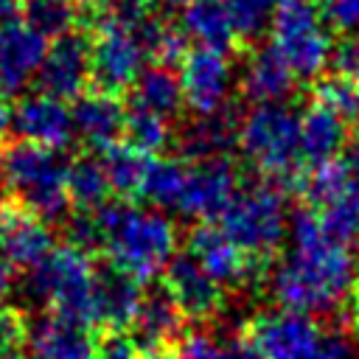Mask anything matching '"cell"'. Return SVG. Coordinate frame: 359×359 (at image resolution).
<instances>
[{"label": "cell", "instance_id": "44", "mask_svg": "<svg viewBox=\"0 0 359 359\" xmlns=\"http://www.w3.org/2000/svg\"><path fill=\"white\" fill-rule=\"evenodd\" d=\"M342 163H345V168H348L351 182L359 185V132H356V137L348 140V146H345V151H342Z\"/></svg>", "mask_w": 359, "mask_h": 359}, {"label": "cell", "instance_id": "15", "mask_svg": "<svg viewBox=\"0 0 359 359\" xmlns=\"http://www.w3.org/2000/svg\"><path fill=\"white\" fill-rule=\"evenodd\" d=\"M238 188H241V177L230 157L188 163V182L180 202V213L196 216L202 222L219 219Z\"/></svg>", "mask_w": 359, "mask_h": 359}, {"label": "cell", "instance_id": "33", "mask_svg": "<svg viewBox=\"0 0 359 359\" xmlns=\"http://www.w3.org/2000/svg\"><path fill=\"white\" fill-rule=\"evenodd\" d=\"M123 143L146 157H160V151L174 143V132L165 118L129 107L123 121Z\"/></svg>", "mask_w": 359, "mask_h": 359}, {"label": "cell", "instance_id": "41", "mask_svg": "<svg viewBox=\"0 0 359 359\" xmlns=\"http://www.w3.org/2000/svg\"><path fill=\"white\" fill-rule=\"evenodd\" d=\"M325 20L345 34H359V0H325Z\"/></svg>", "mask_w": 359, "mask_h": 359}, {"label": "cell", "instance_id": "28", "mask_svg": "<svg viewBox=\"0 0 359 359\" xmlns=\"http://www.w3.org/2000/svg\"><path fill=\"white\" fill-rule=\"evenodd\" d=\"M351 185V177H348V168L339 160H331V163H320V165H303L297 171V177L292 180L289 191H294L306 208L311 210H323L325 205H331L334 199H339Z\"/></svg>", "mask_w": 359, "mask_h": 359}, {"label": "cell", "instance_id": "3", "mask_svg": "<svg viewBox=\"0 0 359 359\" xmlns=\"http://www.w3.org/2000/svg\"><path fill=\"white\" fill-rule=\"evenodd\" d=\"M238 348L247 359H345L342 334L325 331L311 314L261 311L241 323Z\"/></svg>", "mask_w": 359, "mask_h": 359}, {"label": "cell", "instance_id": "14", "mask_svg": "<svg viewBox=\"0 0 359 359\" xmlns=\"http://www.w3.org/2000/svg\"><path fill=\"white\" fill-rule=\"evenodd\" d=\"M8 132L20 143H34L45 149H65L73 135V115L70 107L59 98H50L45 93L22 95L11 109V126Z\"/></svg>", "mask_w": 359, "mask_h": 359}, {"label": "cell", "instance_id": "4", "mask_svg": "<svg viewBox=\"0 0 359 359\" xmlns=\"http://www.w3.org/2000/svg\"><path fill=\"white\" fill-rule=\"evenodd\" d=\"M238 146L264 180L289 191L303 168L300 115L289 104H255L238 123Z\"/></svg>", "mask_w": 359, "mask_h": 359}, {"label": "cell", "instance_id": "16", "mask_svg": "<svg viewBox=\"0 0 359 359\" xmlns=\"http://www.w3.org/2000/svg\"><path fill=\"white\" fill-rule=\"evenodd\" d=\"M48 39L22 17L0 20V95H17L36 81Z\"/></svg>", "mask_w": 359, "mask_h": 359}, {"label": "cell", "instance_id": "42", "mask_svg": "<svg viewBox=\"0 0 359 359\" xmlns=\"http://www.w3.org/2000/svg\"><path fill=\"white\" fill-rule=\"evenodd\" d=\"M95 359H143V356L132 345V339H126L121 334H104Z\"/></svg>", "mask_w": 359, "mask_h": 359}, {"label": "cell", "instance_id": "37", "mask_svg": "<svg viewBox=\"0 0 359 359\" xmlns=\"http://www.w3.org/2000/svg\"><path fill=\"white\" fill-rule=\"evenodd\" d=\"M62 236L67 241V247L84 252V255H95L104 252V224L98 210H73L62 219Z\"/></svg>", "mask_w": 359, "mask_h": 359}, {"label": "cell", "instance_id": "29", "mask_svg": "<svg viewBox=\"0 0 359 359\" xmlns=\"http://www.w3.org/2000/svg\"><path fill=\"white\" fill-rule=\"evenodd\" d=\"M109 180L104 174L101 157L87 151L76 154L67 163V196L76 210H98L109 202Z\"/></svg>", "mask_w": 359, "mask_h": 359}, {"label": "cell", "instance_id": "24", "mask_svg": "<svg viewBox=\"0 0 359 359\" xmlns=\"http://www.w3.org/2000/svg\"><path fill=\"white\" fill-rule=\"evenodd\" d=\"M348 146L345 121L325 104L311 101L300 112V157L303 165H320L339 160Z\"/></svg>", "mask_w": 359, "mask_h": 359}, {"label": "cell", "instance_id": "47", "mask_svg": "<svg viewBox=\"0 0 359 359\" xmlns=\"http://www.w3.org/2000/svg\"><path fill=\"white\" fill-rule=\"evenodd\" d=\"M20 3H22V0H0V20L14 17V11L20 8Z\"/></svg>", "mask_w": 359, "mask_h": 359}, {"label": "cell", "instance_id": "7", "mask_svg": "<svg viewBox=\"0 0 359 359\" xmlns=\"http://www.w3.org/2000/svg\"><path fill=\"white\" fill-rule=\"evenodd\" d=\"M22 289L31 303L48 306L53 314L73 317L93 325L95 266L90 255L65 244L53 250L42 264L28 269Z\"/></svg>", "mask_w": 359, "mask_h": 359}, {"label": "cell", "instance_id": "12", "mask_svg": "<svg viewBox=\"0 0 359 359\" xmlns=\"http://www.w3.org/2000/svg\"><path fill=\"white\" fill-rule=\"evenodd\" d=\"M39 93L59 98V101H76L90 87V34L73 31L67 36H59L48 45V53L36 73Z\"/></svg>", "mask_w": 359, "mask_h": 359}, {"label": "cell", "instance_id": "8", "mask_svg": "<svg viewBox=\"0 0 359 359\" xmlns=\"http://www.w3.org/2000/svg\"><path fill=\"white\" fill-rule=\"evenodd\" d=\"M269 45L289 65L294 79H320L331 59L325 14L311 0H280L269 25Z\"/></svg>", "mask_w": 359, "mask_h": 359}, {"label": "cell", "instance_id": "50", "mask_svg": "<svg viewBox=\"0 0 359 359\" xmlns=\"http://www.w3.org/2000/svg\"><path fill=\"white\" fill-rule=\"evenodd\" d=\"M323 3H325V0H323Z\"/></svg>", "mask_w": 359, "mask_h": 359}, {"label": "cell", "instance_id": "25", "mask_svg": "<svg viewBox=\"0 0 359 359\" xmlns=\"http://www.w3.org/2000/svg\"><path fill=\"white\" fill-rule=\"evenodd\" d=\"M180 28L188 39H196V45L219 53L238 45L224 0H188L180 8Z\"/></svg>", "mask_w": 359, "mask_h": 359}, {"label": "cell", "instance_id": "48", "mask_svg": "<svg viewBox=\"0 0 359 359\" xmlns=\"http://www.w3.org/2000/svg\"><path fill=\"white\" fill-rule=\"evenodd\" d=\"M8 191V177H6V160H3V154H0V196Z\"/></svg>", "mask_w": 359, "mask_h": 359}, {"label": "cell", "instance_id": "35", "mask_svg": "<svg viewBox=\"0 0 359 359\" xmlns=\"http://www.w3.org/2000/svg\"><path fill=\"white\" fill-rule=\"evenodd\" d=\"M314 101L334 109L345 126H353L359 132V81L342 79V76H325L314 81Z\"/></svg>", "mask_w": 359, "mask_h": 359}, {"label": "cell", "instance_id": "30", "mask_svg": "<svg viewBox=\"0 0 359 359\" xmlns=\"http://www.w3.org/2000/svg\"><path fill=\"white\" fill-rule=\"evenodd\" d=\"M132 34L143 50L146 59H151V65H180L185 59V53L191 50L188 36L180 25L163 20V17H146L137 25H132Z\"/></svg>", "mask_w": 359, "mask_h": 359}, {"label": "cell", "instance_id": "27", "mask_svg": "<svg viewBox=\"0 0 359 359\" xmlns=\"http://www.w3.org/2000/svg\"><path fill=\"white\" fill-rule=\"evenodd\" d=\"M188 182V163L180 157H151L140 185V199L154 210H180Z\"/></svg>", "mask_w": 359, "mask_h": 359}, {"label": "cell", "instance_id": "22", "mask_svg": "<svg viewBox=\"0 0 359 359\" xmlns=\"http://www.w3.org/2000/svg\"><path fill=\"white\" fill-rule=\"evenodd\" d=\"M73 135L93 151H104L109 146H115L123 137V121H126V107L121 101V95L112 93H101V90H87L81 93L73 107Z\"/></svg>", "mask_w": 359, "mask_h": 359}, {"label": "cell", "instance_id": "6", "mask_svg": "<svg viewBox=\"0 0 359 359\" xmlns=\"http://www.w3.org/2000/svg\"><path fill=\"white\" fill-rule=\"evenodd\" d=\"M219 230L247 255L272 258L289 230L286 208H283V188L269 180L241 182L230 205L216 219Z\"/></svg>", "mask_w": 359, "mask_h": 359}, {"label": "cell", "instance_id": "40", "mask_svg": "<svg viewBox=\"0 0 359 359\" xmlns=\"http://www.w3.org/2000/svg\"><path fill=\"white\" fill-rule=\"evenodd\" d=\"M154 11V0H107L104 3V14L101 17H109L121 25H137L140 20L151 17Z\"/></svg>", "mask_w": 359, "mask_h": 359}, {"label": "cell", "instance_id": "19", "mask_svg": "<svg viewBox=\"0 0 359 359\" xmlns=\"http://www.w3.org/2000/svg\"><path fill=\"white\" fill-rule=\"evenodd\" d=\"M53 252V230L31 210L8 202L0 208V258L11 266L34 269Z\"/></svg>", "mask_w": 359, "mask_h": 359}, {"label": "cell", "instance_id": "18", "mask_svg": "<svg viewBox=\"0 0 359 359\" xmlns=\"http://www.w3.org/2000/svg\"><path fill=\"white\" fill-rule=\"evenodd\" d=\"M143 303V283L129 272L107 264L95 269L93 289V328L104 334H121L132 328L137 309Z\"/></svg>", "mask_w": 359, "mask_h": 359}, {"label": "cell", "instance_id": "26", "mask_svg": "<svg viewBox=\"0 0 359 359\" xmlns=\"http://www.w3.org/2000/svg\"><path fill=\"white\" fill-rule=\"evenodd\" d=\"M129 107L146 109V112L160 115L165 121L177 118L182 112V107H185L180 73H174L165 65L143 67L140 76H137V81L129 90Z\"/></svg>", "mask_w": 359, "mask_h": 359}, {"label": "cell", "instance_id": "38", "mask_svg": "<svg viewBox=\"0 0 359 359\" xmlns=\"http://www.w3.org/2000/svg\"><path fill=\"white\" fill-rule=\"evenodd\" d=\"M31 323L14 306H0V359H28Z\"/></svg>", "mask_w": 359, "mask_h": 359}, {"label": "cell", "instance_id": "10", "mask_svg": "<svg viewBox=\"0 0 359 359\" xmlns=\"http://www.w3.org/2000/svg\"><path fill=\"white\" fill-rule=\"evenodd\" d=\"M188 252L199 261V266L224 289L230 286H261L272 269L275 261L272 258H258V255H247L244 250H238L213 222H199L191 233H188Z\"/></svg>", "mask_w": 359, "mask_h": 359}, {"label": "cell", "instance_id": "34", "mask_svg": "<svg viewBox=\"0 0 359 359\" xmlns=\"http://www.w3.org/2000/svg\"><path fill=\"white\" fill-rule=\"evenodd\" d=\"M320 213V222L325 227V233L339 241V244H348L359 238V185H348V191L334 199L331 205H325Z\"/></svg>", "mask_w": 359, "mask_h": 359}, {"label": "cell", "instance_id": "1", "mask_svg": "<svg viewBox=\"0 0 359 359\" xmlns=\"http://www.w3.org/2000/svg\"><path fill=\"white\" fill-rule=\"evenodd\" d=\"M289 236L292 247L272 269V294L278 306L300 314L337 309L353 283V250L334 241L320 213L311 208H300L289 219Z\"/></svg>", "mask_w": 359, "mask_h": 359}, {"label": "cell", "instance_id": "49", "mask_svg": "<svg viewBox=\"0 0 359 359\" xmlns=\"http://www.w3.org/2000/svg\"><path fill=\"white\" fill-rule=\"evenodd\" d=\"M353 255H356V261H359V238H356V252H353Z\"/></svg>", "mask_w": 359, "mask_h": 359}, {"label": "cell", "instance_id": "23", "mask_svg": "<svg viewBox=\"0 0 359 359\" xmlns=\"http://www.w3.org/2000/svg\"><path fill=\"white\" fill-rule=\"evenodd\" d=\"M294 90V73L280 59V53L272 45L252 48L244 73H241V95L255 104H286V98Z\"/></svg>", "mask_w": 359, "mask_h": 359}, {"label": "cell", "instance_id": "5", "mask_svg": "<svg viewBox=\"0 0 359 359\" xmlns=\"http://www.w3.org/2000/svg\"><path fill=\"white\" fill-rule=\"evenodd\" d=\"M8 194L14 202L42 222H62L70 213L67 196V157L59 149L34 143H11L3 151Z\"/></svg>", "mask_w": 359, "mask_h": 359}, {"label": "cell", "instance_id": "17", "mask_svg": "<svg viewBox=\"0 0 359 359\" xmlns=\"http://www.w3.org/2000/svg\"><path fill=\"white\" fill-rule=\"evenodd\" d=\"M185 317L171 300V294L160 286L143 292V303L137 309V317L132 323V345L140 351V356L180 351V342L185 339Z\"/></svg>", "mask_w": 359, "mask_h": 359}, {"label": "cell", "instance_id": "43", "mask_svg": "<svg viewBox=\"0 0 359 359\" xmlns=\"http://www.w3.org/2000/svg\"><path fill=\"white\" fill-rule=\"evenodd\" d=\"M337 309H339V323H342V328L359 334V278L351 283L348 294L342 297V303H339Z\"/></svg>", "mask_w": 359, "mask_h": 359}, {"label": "cell", "instance_id": "21", "mask_svg": "<svg viewBox=\"0 0 359 359\" xmlns=\"http://www.w3.org/2000/svg\"><path fill=\"white\" fill-rule=\"evenodd\" d=\"M238 123H241V118L233 104H227L219 112L191 118L188 123H182L174 132L177 157L185 163L230 157V149L238 143Z\"/></svg>", "mask_w": 359, "mask_h": 359}, {"label": "cell", "instance_id": "13", "mask_svg": "<svg viewBox=\"0 0 359 359\" xmlns=\"http://www.w3.org/2000/svg\"><path fill=\"white\" fill-rule=\"evenodd\" d=\"M230 62L227 53L194 45L180 62V84L185 107L194 115H210L230 104Z\"/></svg>", "mask_w": 359, "mask_h": 359}, {"label": "cell", "instance_id": "39", "mask_svg": "<svg viewBox=\"0 0 359 359\" xmlns=\"http://www.w3.org/2000/svg\"><path fill=\"white\" fill-rule=\"evenodd\" d=\"M328 65H331L334 76L359 81V34H345V36L334 39Z\"/></svg>", "mask_w": 359, "mask_h": 359}, {"label": "cell", "instance_id": "9", "mask_svg": "<svg viewBox=\"0 0 359 359\" xmlns=\"http://www.w3.org/2000/svg\"><path fill=\"white\" fill-rule=\"evenodd\" d=\"M90 34V84L101 93H129L143 70V50L129 25L109 17L87 20Z\"/></svg>", "mask_w": 359, "mask_h": 359}, {"label": "cell", "instance_id": "32", "mask_svg": "<svg viewBox=\"0 0 359 359\" xmlns=\"http://www.w3.org/2000/svg\"><path fill=\"white\" fill-rule=\"evenodd\" d=\"M22 20L39 31L45 39H59L73 31H79V22L84 20L76 0H22L20 3Z\"/></svg>", "mask_w": 359, "mask_h": 359}, {"label": "cell", "instance_id": "20", "mask_svg": "<svg viewBox=\"0 0 359 359\" xmlns=\"http://www.w3.org/2000/svg\"><path fill=\"white\" fill-rule=\"evenodd\" d=\"M98 345L93 325L48 311L31 323L28 359H95Z\"/></svg>", "mask_w": 359, "mask_h": 359}, {"label": "cell", "instance_id": "36", "mask_svg": "<svg viewBox=\"0 0 359 359\" xmlns=\"http://www.w3.org/2000/svg\"><path fill=\"white\" fill-rule=\"evenodd\" d=\"M238 42H255L272 25L280 0H224Z\"/></svg>", "mask_w": 359, "mask_h": 359}, {"label": "cell", "instance_id": "2", "mask_svg": "<svg viewBox=\"0 0 359 359\" xmlns=\"http://www.w3.org/2000/svg\"><path fill=\"white\" fill-rule=\"evenodd\" d=\"M98 216L104 224V252L109 264L140 283L151 280L174 258L177 227L165 213L137 208L126 199H109L98 208Z\"/></svg>", "mask_w": 359, "mask_h": 359}, {"label": "cell", "instance_id": "46", "mask_svg": "<svg viewBox=\"0 0 359 359\" xmlns=\"http://www.w3.org/2000/svg\"><path fill=\"white\" fill-rule=\"evenodd\" d=\"M8 126H11V109L6 104V95H0V137L8 132Z\"/></svg>", "mask_w": 359, "mask_h": 359}, {"label": "cell", "instance_id": "11", "mask_svg": "<svg viewBox=\"0 0 359 359\" xmlns=\"http://www.w3.org/2000/svg\"><path fill=\"white\" fill-rule=\"evenodd\" d=\"M163 289L171 294V300L188 323H210L224 311L227 303L224 286L216 283L188 250L165 264Z\"/></svg>", "mask_w": 359, "mask_h": 359}, {"label": "cell", "instance_id": "31", "mask_svg": "<svg viewBox=\"0 0 359 359\" xmlns=\"http://www.w3.org/2000/svg\"><path fill=\"white\" fill-rule=\"evenodd\" d=\"M98 157H101V165H104V174L109 180L112 194H118L123 199L140 196V185H143L146 165L151 157L135 151L126 143H115V146L98 151Z\"/></svg>", "mask_w": 359, "mask_h": 359}, {"label": "cell", "instance_id": "45", "mask_svg": "<svg viewBox=\"0 0 359 359\" xmlns=\"http://www.w3.org/2000/svg\"><path fill=\"white\" fill-rule=\"evenodd\" d=\"M14 266L6 261V258H0V306H3V300L11 294V289H14V272H11Z\"/></svg>", "mask_w": 359, "mask_h": 359}]
</instances>
